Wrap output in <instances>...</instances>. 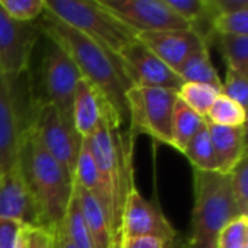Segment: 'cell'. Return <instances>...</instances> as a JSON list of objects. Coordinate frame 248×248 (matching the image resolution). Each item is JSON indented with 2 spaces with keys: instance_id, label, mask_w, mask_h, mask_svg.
Listing matches in <instances>:
<instances>
[{
  "instance_id": "cell-1",
  "label": "cell",
  "mask_w": 248,
  "mask_h": 248,
  "mask_svg": "<svg viewBox=\"0 0 248 248\" xmlns=\"http://www.w3.org/2000/svg\"><path fill=\"white\" fill-rule=\"evenodd\" d=\"M38 28L52 44L70 55L81 77L102 94L121 124L128 122L125 93L131 84L122 71L119 60L48 10L41 15Z\"/></svg>"
},
{
  "instance_id": "cell-2",
  "label": "cell",
  "mask_w": 248,
  "mask_h": 248,
  "mask_svg": "<svg viewBox=\"0 0 248 248\" xmlns=\"http://www.w3.org/2000/svg\"><path fill=\"white\" fill-rule=\"evenodd\" d=\"M17 163L26 186L39 208L44 227L48 230L58 228L65 217L74 180L46 153L29 125L22 128Z\"/></svg>"
},
{
  "instance_id": "cell-3",
  "label": "cell",
  "mask_w": 248,
  "mask_h": 248,
  "mask_svg": "<svg viewBox=\"0 0 248 248\" xmlns=\"http://www.w3.org/2000/svg\"><path fill=\"white\" fill-rule=\"evenodd\" d=\"M193 193L190 234L185 238V248H218L225 225L244 217L234 201L230 173L193 170Z\"/></svg>"
},
{
  "instance_id": "cell-4",
  "label": "cell",
  "mask_w": 248,
  "mask_h": 248,
  "mask_svg": "<svg viewBox=\"0 0 248 248\" xmlns=\"http://www.w3.org/2000/svg\"><path fill=\"white\" fill-rule=\"evenodd\" d=\"M45 10L115 57L137 38V33L106 10L99 0H45Z\"/></svg>"
},
{
  "instance_id": "cell-5",
  "label": "cell",
  "mask_w": 248,
  "mask_h": 248,
  "mask_svg": "<svg viewBox=\"0 0 248 248\" xmlns=\"http://www.w3.org/2000/svg\"><path fill=\"white\" fill-rule=\"evenodd\" d=\"M126 108L129 121V134L137 138L141 134L151 137L154 141L173 147V110L177 100V92L131 86L126 93Z\"/></svg>"
},
{
  "instance_id": "cell-6",
  "label": "cell",
  "mask_w": 248,
  "mask_h": 248,
  "mask_svg": "<svg viewBox=\"0 0 248 248\" xmlns=\"http://www.w3.org/2000/svg\"><path fill=\"white\" fill-rule=\"evenodd\" d=\"M28 125L46 153L51 154L74 180L76 163L83 144V138L76 132L74 126L65 122L55 106L45 99L33 105L32 119Z\"/></svg>"
},
{
  "instance_id": "cell-7",
  "label": "cell",
  "mask_w": 248,
  "mask_h": 248,
  "mask_svg": "<svg viewBox=\"0 0 248 248\" xmlns=\"http://www.w3.org/2000/svg\"><path fill=\"white\" fill-rule=\"evenodd\" d=\"M137 35L144 32L182 31L190 26L180 19L166 0H99Z\"/></svg>"
},
{
  "instance_id": "cell-8",
  "label": "cell",
  "mask_w": 248,
  "mask_h": 248,
  "mask_svg": "<svg viewBox=\"0 0 248 248\" xmlns=\"http://www.w3.org/2000/svg\"><path fill=\"white\" fill-rule=\"evenodd\" d=\"M52 44V42H51ZM81 74L70 55L52 44L42 62V83L49 102L60 112L62 119L73 125V103Z\"/></svg>"
},
{
  "instance_id": "cell-9",
  "label": "cell",
  "mask_w": 248,
  "mask_h": 248,
  "mask_svg": "<svg viewBox=\"0 0 248 248\" xmlns=\"http://www.w3.org/2000/svg\"><path fill=\"white\" fill-rule=\"evenodd\" d=\"M116 57L131 86L160 87L173 92H179L183 86V80L138 38L126 44Z\"/></svg>"
},
{
  "instance_id": "cell-10",
  "label": "cell",
  "mask_w": 248,
  "mask_h": 248,
  "mask_svg": "<svg viewBox=\"0 0 248 248\" xmlns=\"http://www.w3.org/2000/svg\"><path fill=\"white\" fill-rule=\"evenodd\" d=\"M179 232L167 221L160 206L142 198L135 185L129 189L121 219L119 240L135 237H155L169 243L174 240Z\"/></svg>"
},
{
  "instance_id": "cell-11",
  "label": "cell",
  "mask_w": 248,
  "mask_h": 248,
  "mask_svg": "<svg viewBox=\"0 0 248 248\" xmlns=\"http://www.w3.org/2000/svg\"><path fill=\"white\" fill-rule=\"evenodd\" d=\"M38 35V25L17 22L0 6V71L9 80L26 71Z\"/></svg>"
},
{
  "instance_id": "cell-12",
  "label": "cell",
  "mask_w": 248,
  "mask_h": 248,
  "mask_svg": "<svg viewBox=\"0 0 248 248\" xmlns=\"http://www.w3.org/2000/svg\"><path fill=\"white\" fill-rule=\"evenodd\" d=\"M0 219L16 221L29 228L44 227L39 208L26 186L17 161L0 177Z\"/></svg>"
},
{
  "instance_id": "cell-13",
  "label": "cell",
  "mask_w": 248,
  "mask_h": 248,
  "mask_svg": "<svg viewBox=\"0 0 248 248\" xmlns=\"http://www.w3.org/2000/svg\"><path fill=\"white\" fill-rule=\"evenodd\" d=\"M137 38L174 73L193 52L208 45L193 29L144 32L138 33Z\"/></svg>"
},
{
  "instance_id": "cell-14",
  "label": "cell",
  "mask_w": 248,
  "mask_h": 248,
  "mask_svg": "<svg viewBox=\"0 0 248 248\" xmlns=\"http://www.w3.org/2000/svg\"><path fill=\"white\" fill-rule=\"evenodd\" d=\"M22 126L9 78L0 71V177L10 170L19 154Z\"/></svg>"
},
{
  "instance_id": "cell-15",
  "label": "cell",
  "mask_w": 248,
  "mask_h": 248,
  "mask_svg": "<svg viewBox=\"0 0 248 248\" xmlns=\"http://www.w3.org/2000/svg\"><path fill=\"white\" fill-rule=\"evenodd\" d=\"M105 115H110L121 126V121L109 108L102 94L83 77L78 81L76 97L73 103V126L76 132L84 140L94 134L100 126Z\"/></svg>"
},
{
  "instance_id": "cell-16",
  "label": "cell",
  "mask_w": 248,
  "mask_h": 248,
  "mask_svg": "<svg viewBox=\"0 0 248 248\" xmlns=\"http://www.w3.org/2000/svg\"><path fill=\"white\" fill-rule=\"evenodd\" d=\"M206 126L215 150L218 171L230 173L244 157H247V128L246 125L219 126L208 121Z\"/></svg>"
},
{
  "instance_id": "cell-17",
  "label": "cell",
  "mask_w": 248,
  "mask_h": 248,
  "mask_svg": "<svg viewBox=\"0 0 248 248\" xmlns=\"http://www.w3.org/2000/svg\"><path fill=\"white\" fill-rule=\"evenodd\" d=\"M74 183H77L78 186H81L84 190H87L96 201L97 203L102 206L110 231H112V206H110V201L109 196L106 193L105 185L102 182L100 173L97 170V166L94 163V158L87 147V144L83 140L78 157H77V163H76V170H74ZM113 235V231H112ZM115 238V237H113ZM116 241V240H115Z\"/></svg>"
},
{
  "instance_id": "cell-18",
  "label": "cell",
  "mask_w": 248,
  "mask_h": 248,
  "mask_svg": "<svg viewBox=\"0 0 248 248\" xmlns=\"http://www.w3.org/2000/svg\"><path fill=\"white\" fill-rule=\"evenodd\" d=\"M74 190L78 198L80 209L87 225L93 248H119V244L112 235L108 218L97 201L77 183H74Z\"/></svg>"
},
{
  "instance_id": "cell-19",
  "label": "cell",
  "mask_w": 248,
  "mask_h": 248,
  "mask_svg": "<svg viewBox=\"0 0 248 248\" xmlns=\"http://www.w3.org/2000/svg\"><path fill=\"white\" fill-rule=\"evenodd\" d=\"M176 73L183 80V83H202L221 90L222 80L219 78L215 67L211 62L208 45L193 52Z\"/></svg>"
},
{
  "instance_id": "cell-20",
  "label": "cell",
  "mask_w": 248,
  "mask_h": 248,
  "mask_svg": "<svg viewBox=\"0 0 248 248\" xmlns=\"http://www.w3.org/2000/svg\"><path fill=\"white\" fill-rule=\"evenodd\" d=\"M206 121L201 115H198L195 110H192L187 105H185L179 97L174 103L173 110V148H176L179 153H183L186 145L190 142V140L202 129L205 128Z\"/></svg>"
},
{
  "instance_id": "cell-21",
  "label": "cell",
  "mask_w": 248,
  "mask_h": 248,
  "mask_svg": "<svg viewBox=\"0 0 248 248\" xmlns=\"http://www.w3.org/2000/svg\"><path fill=\"white\" fill-rule=\"evenodd\" d=\"M227 61V67L248 76V35H212Z\"/></svg>"
},
{
  "instance_id": "cell-22",
  "label": "cell",
  "mask_w": 248,
  "mask_h": 248,
  "mask_svg": "<svg viewBox=\"0 0 248 248\" xmlns=\"http://www.w3.org/2000/svg\"><path fill=\"white\" fill-rule=\"evenodd\" d=\"M182 154H185L190 161L193 170L218 171V161L206 125L190 140Z\"/></svg>"
},
{
  "instance_id": "cell-23",
  "label": "cell",
  "mask_w": 248,
  "mask_h": 248,
  "mask_svg": "<svg viewBox=\"0 0 248 248\" xmlns=\"http://www.w3.org/2000/svg\"><path fill=\"white\" fill-rule=\"evenodd\" d=\"M62 230L65 232V237L74 246V248H93L74 187L62 221Z\"/></svg>"
},
{
  "instance_id": "cell-24",
  "label": "cell",
  "mask_w": 248,
  "mask_h": 248,
  "mask_svg": "<svg viewBox=\"0 0 248 248\" xmlns=\"http://www.w3.org/2000/svg\"><path fill=\"white\" fill-rule=\"evenodd\" d=\"M219 94V89L202 83H183L177 92V97L202 118L208 115L211 106Z\"/></svg>"
},
{
  "instance_id": "cell-25",
  "label": "cell",
  "mask_w": 248,
  "mask_h": 248,
  "mask_svg": "<svg viewBox=\"0 0 248 248\" xmlns=\"http://www.w3.org/2000/svg\"><path fill=\"white\" fill-rule=\"evenodd\" d=\"M205 119L219 126H243L247 121V109L234 100L219 94L211 106Z\"/></svg>"
},
{
  "instance_id": "cell-26",
  "label": "cell",
  "mask_w": 248,
  "mask_h": 248,
  "mask_svg": "<svg viewBox=\"0 0 248 248\" xmlns=\"http://www.w3.org/2000/svg\"><path fill=\"white\" fill-rule=\"evenodd\" d=\"M211 29L212 35H248V9L215 15L211 22Z\"/></svg>"
},
{
  "instance_id": "cell-27",
  "label": "cell",
  "mask_w": 248,
  "mask_h": 248,
  "mask_svg": "<svg viewBox=\"0 0 248 248\" xmlns=\"http://www.w3.org/2000/svg\"><path fill=\"white\" fill-rule=\"evenodd\" d=\"M0 6L17 22H32L45 12V0H0Z\"/></svg>"
},
{
  "instance_id": "cell-28",
  "label": "cell",
  "mask_w": 248,
  "mask_h": 248,
  "mask_svg": "<svg viewBox=\"0 0 248 248\" xmlns=\"http://www.w3.org/2000/svg\"><path fill=\"white\" fill-rule=\"evenodd\" d=\"M231 190L241 215L248 217V157H244L231 171Z\"/></svg>"
},
{
  "instance_id": "cell-29",
  "label": "cell",
  "mask_w": 248,
  "mask_h": 248,
  "mask_svg": "<svg viewBox=\"0 0 248 248\" xmlns=\"http://www.w3.org/2000/svg\"><path fill=\"white\" fill-rule=\"evenodd\" d=\"M218 248H248V217L234 218L222 230Z\"/></svg>"
},
{
  "instance_id": "cell-30",
  "label": "cell",
  "mask_w": 248,
  "mask_h": 248,
  "mask_svg": "<svg viewBox=\"0 0 248 248\" xmlns=\"http://www.w3.org/2000/svg\"><path fill=\"white\" fill-rule=\"evenodd\" d=\"M221 94L234 100L244 109L248 103V76L237 73L231 68H227L225 81L221 86Z\"/></svg>"
},
{
  "instance_id": "cell-31",
  "label": "cell",
  "mask_w": 248,
  "mask_h": 248,
  "mask_svg": "<svg viewBox=\"0 0 248 248\" xmlns=\"http://www.w3.org/2000/svg\"><path fill=\"white\" fill-rule=\"evenodd\" d=\"M26 225L10 219H0V248H16L22 230Z\"/></svg>"
},
{
  "instance_id": "cell-32",
  "label": "cell",
  "mask_w": 248,
  "mask_h": 248,
  "mask_svg": "<svg viewBox=\"0 0 248 248\" xmlns=\"http://www.w3.org/2000/svg\"><path fill=\"white\" fill-rule=\"evenodd\" d=\"M28 248H57L54 232L45 227L28 228Z\"/></svg>"
},
{
  "instance_id": "cell-33",
  "label": "cell",
  "mask_w": 248,
  "mask_h": 248,
  "mask_svg": "<svg viewBox=\"0 0 248 248\" xmlns=\"http://www.w3.org/2000/svg\"><path fill=\"white\" fill-rule=\"evenodd\" d=\"M208 3L214 12V16L248 9V0H208Z\"/></svg>"
},
{
  "instance_id": "cell-34",
  "label": "cell",
  "mask_w": 248,
  "mask_h": 248,
  "mask_svg": "<svg viewBox=\"0 0 248 248\" xmlns=\"http://www.w3.org/2000/svg\"><path fill=\"white\" fill-rule=\"evenodd\" d=\"M164 241L155 237H135L121 240L119 248H164Z\"/></svg>"
},
{
  "instance_id": "cell-35",
  "label": "cell",
  "mask_w": 248,
  "mask_h": 248,
  "mask_svg": "<svg viewBox=\"0 0 248 248\" xmlns=\"http://www.w3.org/2000/svg\"><path fill=\"white\" fill-rule=\"evenodd\" d=\"M54 232V237H55V244L57 248H74V246L68 241V238L65 237V232L62 230V224L55 228V230H51Z\"/></svg>"
},
{
  "instance_id": "cell-36",
  "label": "cell",
  "mask_w": 248,
  "mask_h": 248,
  "mask_svg": "<svg viewBox=\"0 0 248 248\" xmlns=\"http://www.w3.org/2000/svg\"><path fill=\"white\" fill-rule=\"evenodd\" d=\"M28 228L29 227H25L19 235V240L16 243V248H28Z\"/></svg>"
},
{
  "instance_id": "cell-37",
  "label": "cell",
  "mask_w": 248,
  "mask_h": 248,
  "mask_svg": "<svg viewBox=\"0 0 248 248\" xmlns=\"http://www.w3.org/2000/svg\"><path fill=\"white\" fill-rule=\"evenodd\" d=\"M164 248H185V238L182 235H177L174 240L166 243Z\"/></svg>"
}]
</instances>
